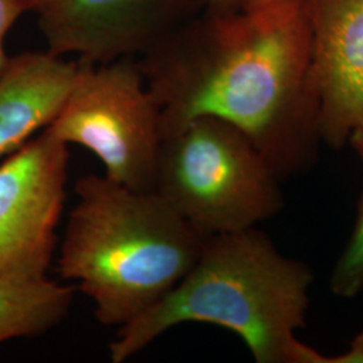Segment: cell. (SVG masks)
Returning <instances> with one entry per match:
<instances>
[{"mask_svg": "<svg viewBox=\"0 0 363 363\" xmlns=\"http://www.w3.org/2000/svg\"><path fill=\"white\" fill-rule=\"evenodd\" d=\"M312 283L311 268L284 256L257 226L208 235L177 286L118 327L109 358L127 362L177 325L208 323L241 337L257 363H325V355L298 337Z\"/></svg>", "mask_w": 363, "mask_h": 363, "instance_id": "2", "label": "cell"}, {"mask_svg": "<svg viewBox=\"0 0 363 363\" xmlns=\"http://www.w3.org/2000/svg\"><path fill=\"white\" fill-rule=\"evenodd\" d=\"M27 11L31 10L25 0H0V42H4L9 31Z\"/></svg>", "mask_w": 363, "mask_h": 363, "instance_id": "12", "label": "cell"}, {"mask_svg": "<svg viewBox=\"0 0 363 363\" xmlns=\"http://www.w3.org/2000/svg\"><path fill=\"white\" fill-rule=\"evenodd\" d=\"M280 182L247 133L201 116L163 138L154 191L208 237L277 216L284 206Z\"/></svg>", "mask_w": 363, "mask_h": 363, "instance_id": "4", "label": "cell"}, {"mask_svg": "<svg viewBox=\"0 0 363 363\" xmlns=\"http://www.w3.org/2000/svg\"><path fill=\"white\" fill-rule=\"evenodd\" d=\"M78 61L73 86L46 130L89 150L112 181L154 191L162 116L140 66L130 58L99 65Z\"/></svg>", "mask_w": 363, "mask_h": 363, "instance_id": "5", "label": "cell"}, {"mask_svg": "<svg viewBox=\"0 0 363 363\" xmlns=\"http://www.w3.org/2000/svg\"><path fill=\"white\" fill-rule=\"evenodd\" d=\"M272 1H277V0H242L241 4L244 9H252V7H259V6H264Z\"/></svg>", "mask_w": 363, "mask_h": 363, "instance_id": "18", "label": "cell"}, {"mask_svg": "<svg viewBox=\"0 0 363 363\" xmlns=\"http://www.w3.org/2000/svg\"><path fill=\"white\" fill-rule=\"evenodd\" d=\"M311 85L322 143L339 150L363 127V0H306Z\"/></svg>", "mask_w": 363, "mask_h": 363, "instance_id": "8", "label": "cell"}, {"mask_svg": "<svg viewBox=\"0 0 363 363\" xmlns=\"http://www.w3.org/2000/svg\"><path fill=\"white\" fill-rule=\"evenodd\" d=\"M191 0H52L38 13L48 52L108 64L145 54L167 37Z\"/></svg>", "mask_w": 363, "mask_h": 363, "instance_id": "7", "label": "cell"}, {"mask_svg": "<svg viewBox=\"0 0 363 363\" xmlns=\"http://www.w3.org/2000/svg\"><path fill=\"white\" fill-rule=\"evenodd\" d=\"M325 363H363V331L352 337L349 347L343 352L325 357Z\"/></svg>", "mask_w": 363, "mask_h": 363, "instance_id": "13", "label": "cell"}, {"mask_svg": "<svg viewBox=\"0 0 363 363\" xmlns=\"http://www.w3.org/2000/svg\"><path fill=\"white\" fill-rule=\"evenodd\" d=\"M10 55L6 52L4 49V42H0V74L4 72V69L9 65L10 62Z\"/></svg>", "mask_w": 363, "mask_h": 363, "instance_id": "16", "label": "cell"}, {"mask_svg": "<svg viewBox=\"0 0 363 363\" xmlns=\"http://www.w3.org/2000/svg\"><path fill=\"white\" fill-rule=\"evenodd\" d=\"M27 4H28V7H30V10L31 11H35V13H39L43 7H46L52 0H25Z\"/></svg>", "mask_w": 363, "mask_h": 363, "instance_id": "17", "label": "cell"}, {"mask_svg": "<svg viewBox=\"0 0 363 363\" xmlns=\"http://www.w3.org/2000/svg\"><path fill=\"white\" fill-rule=\"evenodd\" d=\"M351 145V148L355 151V154L358 155V157L361 159V162L363 163V127H361L359 130H355L349 139V143Z\"/></svg>", "mask_w": 363, "mask_h": 363, "instance_id": "14", "label": "cell"}, {"mask_svg": "<svg viewBox=\"0 0 363 363\" xmlns=\"http://www.w3.org/2000/svg\"><path fill=\"white\" fill-rule=\"evenodd\" d=\"M77 286L46 277H0V343L39 337L61 325Z\"/></svg>", "mask_w": 363, "mask_h": 363, "instance_id": "10", "label": "cell"}, {"mask_svg": "<svg viewBox=\"0 0 363 363\" xmlns=\"http://www.w3.org/2000/svg\"><path fill=\"white\" fill-rule=\"evenodd\" d=\"M330 289L343 298H355L363 289V191L350 238L333 268Z\"/></svg>", "mask_w": 363, "mask_h": 363, "instance_id": "11", "label": "cell"}, {"mask_svg": "<svg viewBox=\"0 0 363 363\" xmlns=\"http://www.w3.org/2000/svg\"><path fill=\"white\" fill-rule=\"evenodd\" d=\"M79 61L50 52H22L0 74V156L16 151L45 130L65 101Z\"/></svg>", "mask_w": 363, "mask_h": 363, "instance_id": "9", "label": "cell"}, {"mask_svg": "<svg viewBox=\"0 0 363 363\" xmlns=\"http://www.w3.org/2000/svg\"><path fill=\"white\" fill-rule=\"evenodd\" d=\"M210 4L218 11V13H226L229 11L237 3H241L242 0H208Z\"/></svg>", "mask_w": 363, "mask_h": 363, "instance_id": "15", "label": "cell"}, {"mask_svg": "<svg viewBox=\"0 0 363 363\" xmlns=\"http://www.w3.org/2000/svg\"><path fill=\"white\" fill-rule=\"evenodd\" d=\"M220 13L199 35L166 37L139 64L163 138L218 117L247 133L283 181L310 167L322 143L306 0Z\"/></svg>", "mask_w": 363, "mask_h": 363, "instance_id": "1", "label": "cell"}, {"mask_svg": "<svg viewBox=\"0 0 363 363\" xmlns=\"http://www.w3.org/2000/svg\"><path fill=\"white\" fill-rule=\"evenodd\" d=\"M74 190L58 273L91 298L101 325L118 328L177 286L208 235L155 191L133 190L105 174L78 178Z\"/></svg>", "mask_w": 363, "mask_h": 363, "instance_id": "3", "label": "cell"}, {"mask_svg": "<svg viewBox=\"0 0 363 363\" xmlns=\"http://www.w3.org/2000/svg\"><path fill=\"white\" fill-rule=\"evenodd\" d=\"M67 147L45 128L0 166V277H46L65 205Z\"/></svg>", "mask_w": 363, "mask_h": 363, "instance_id": "6", "label": "cell"}]
</instances>
